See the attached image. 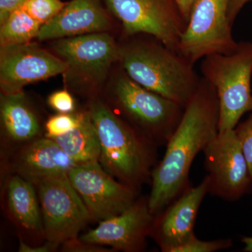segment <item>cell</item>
<instances>
[{
  "label": "cell",
  "instance_id": "cell-27",
  "mask_svg": "<svg viewBox=\"0 0 252 252\" xmlns=\"http://www.w3.org/2000/svg\"><path fill=\"white\" fill-rule=\"evenodd\" d=\"M18 238V252H54L59 250L56 245L45 242L44 244L38 246H32L28 245L21 237Z\"/></svg>",
  "mask_w": 252,
  "mask_h": 252
},
{
  "label": "cell",
  "instance_id": "cell-17",
  "mask_svg": "<svg viewBox=\"0 0 252 252\" xmlns=\"http://www.w3.org/2000/svg\"><path fill=\"white\" fill-rule=\"evenodd\" d=\"M114 21L100 0H72L49 22L41 26L39 41L109 32L114 30Z\"/></svg>",
  "mask_w": 252,
  "mask_h": 252
},
{
  "label": "cell",
  "instance_id": "cell-23",
  "mask_svg": "<svg viewBox=\"0 0 252 252\" xmlns=\"http://www.w3.org/2000/svg\"><path fill=\"white\" fill-rule=\"evenodd\" d=\"M232 245L233 241L230 239L203 241L195 237L185 245L176 248L172 252H215L228 250Z\"/></svg>",
  "mask_w": 252,
  "mask_h": 252
},
{
  "label": "cell",
  "instance_id": "cell-5",
  "mask_svg": "<svg viewBox=\"0 0 252 252\" xmlns=\"http://www.w3.org/2000/svg\"><path fill=\"white\" fill-rule=\"evenodd\" d=\"M50 49L67 64L62 74L65 89L87 101L102 95L112 69L120 61L119 43L109 32L55 39Z\"/></svg>",
  "mask_w": 252,
  "mask_h": 252
},
{
  "label": "cell",
  "instance_id": "cell-24",
  "mask_svg": "<svg viewBox=\"0 0 252 252\" xmlns=\"http://www.w3.org/2000/svg\"><path fill=\"white\" fill-rule=\"evenodd\" d=\"M252 178V114L235 128Z\"/></svg>",
  "mask_w": 252,
  "mask_h": 252
},
{
  "label": "cell",
  "instance_id": "cell-28",
  "mask_svg": "<svg viewBox=\"0 0 252 252\" xmlns=\"http://www.w3.org/2000/svg\"><path fill=\"white\" fill-rule=\"evenodd\" d=\"M27 0H0V24L4 22L14 10L22 6Z\"/></svg>",
  "mask_w": 252,
  "mask_h": 252
},
{
  "label": "cell",
  "instance_id": "cell-25",
  "mask_svg": "<svg viewBox=\"0 0 252 252\" xmlns=\"http://www.w3.org/2000/svg\"><path fill=\"white\" fill-rule=\"evenodd\" d=\"M49 107L58 113H72L75 112V100L70 91L64 89L55 91L47 99Z\"/></svg>",
  "mask_w": 252,
  "mask_h": 252
},
{
  "label": "cell",
  "instance_id": "cell-29",
  "mask_svg": "<svg viewBox=\"0 0 252 252\" xmlns=\"http://www.w3.org/2000/svg\"><path fill=\"white\" fill-rule=\"evenodd\" d=\"M252 0H230L229 6H228V20L231 26H233L235 18L240 11L243 9L245 4Z\"/></svg>",
  "mask_w": 252,
  "mask_h": 252
},
{
  "label": "cell",
  "instance_id": "cell-22",
  "mask_svg": "<svg viewBox=\"0 0 252 252\" xmlns=\"http://www.w3.org/2000/svg\"><path fill=\"white\" fill-rule=\"evenodd\" d=\"M81 111L51 116L44 124V136L53 139L70 132L79 125Z\"/></svg>",
  "mask_w": 252,
  "mask_h": 252
},
{
  "label": "cell",
  "instance_id": "cell-30",
  "mask_svg": "<svg viewBox=\"0 0 252 252\" xmlns=\"http://www.w3.org/2000/svg\"><path fill=\"white\" fill-rule=\"evenodd\" d=\"M174 1H175L177 6H178L180 12L182 13L184 17L188 22L192 6H193L195 0H174Z\"/></svg>",
  "mask_w": 252,
  "mask_h": 252
},
{
  "label": "cell",
  "instance_id": "cell-11",
  "mask_svg": "<svg viewBox=\"0 0 252 252\" xmlns=\"http://www.w3.org/2000/svg\"><path fill=\"white\" fill-rule=\"evenodd\" d=\"M67 175L93 221L119 215L139 198L138 192L114 178L98 161L79 164Z\"/></svg>",
  "mask_w": 252,
  "mask_h": 252
},
{
  "label": "cell",
  "instance_id": "cell-14",
  "mask_svg": "<svg viewBox=\"0 0 252 252\" xmlns=\"http://www.w3.org/2000/svg\"><path fill=\"white\" fill-rule=\"evenodd\" d=\"M208 175L200 185L187 188L162 211L155 215L150 237L163 252H172L195 238L194 227L202 202L210 193Z\"/></svg>",
  "mask_w": 252,
  "mask_h": 252
},
{
  "label": "cell",
  "instance_id": "cell-21",
  "mask_svg": "<svg viewBox=\"0 0 252 252\" xmlns=\"http://www.w3.org/2000/svg\"><path fill=\"white\" fill-rule=\"evenodd\" d=\"M66 4L62 0H27L20 7L43 26L56 17Z\"/></svg>",
  "mask_w": 252,
  "mask_h": 252
},
{
  "label": "cell",
  "instance_id": "cell-18",
  "mask_svg": "<svg viewBox=\"0 0 252 252\" xmlns=\"http://www.w3.org/2000/svg\"><path fill=\"white\" fill-rule=\"evenodd\" d=\"M1 154L44 135L40 119L25 93L0 96Z\"/></svg>",
  "mask_w": 252,
  "mask_h": 252
},
{
  "label": "cell",
  "instance_id": "cell-4",
  "mask_svg": "<svg viewBox=\"0 0 252 252\" xmlns=\"http://www.w3.org/2000/svg\"><path fill=\"white\" fill-rule=\"evenodd\" d=\"M110 80L100 96L104 102L157 147L166 145L185 107L137 84L122 65Z\"/></svg>",
  "mask_w": 252,
  "mask_h": 252
},
{
  "label": "cell",
  "instance_id": "cell-12",
  "mask_svg": "<svg viewBox=\"0 0 252 252\" xmlns=\"http://www.w3.org/2000/svg\"><path fill=\"white\" fill-rule=\"evenodd\" d=\"M66 69L62 60L35 42L0 48L2 94L23 92L25 86L63 74Z\"/></svg>",
  "mask_w": 252,
  "mask_h": 252
},
{
  "label": "cell",
  "instance_id": "cell-31",
  "mask_svg": "<svg viewBox=\"0 0 252 252\" xmlns=\"http://www.w3.org/2000/svg\"><path fill=\"white\" fill-rule=\"evenodd\" d=\"M242 242L245 245L244 251L252 252V237H244L242 239Z\"/></svg>",
  "mask_w": 252,
  "mask_h": 252
},
{
  "label": "cell",
  "instance_id": "cell-15",
  "mask_svg": "<svg viewBox=\"0 0 252 252\" xmlns=\"http://www.w3.org/2000/svg\"><path fill=\"white\" fill-rule=\"evenodd\" d=\"M78 165L54 140L44 135L1 154V180L16 175L32 182L67 174Z\"/></svg>",
  "mask_w": 252,
  "mask_h": 252
},
{
  "label": "cell",
  "instance_id": "cell-13",
  "mask_svg": "<svg viewBox=\"0 0 252 252\" xmlns=\"http://www.w3.org/2000/svg\"><path fill=\"white\" fill-rule=\"evenodd\" d=\"M154 218L148 198L141 197L125 211L99 222L95 228L79 238L116 252H142L145 250L147 238L150 237Z\"/></svg>",
  "mask_w": 252,
  "mask_h": 252
},
{
  "label": "cell",
  "instance_id": "cell-26",
  "mask_svg": "<svg viewBox=\"0 0 252 252\" xmlns=\"http://www.w3.org/2000/svg\"><path fill=\"white\" fill-rule=\"evenodd\" d=\"M60 251L63 252H113L112 248L83 241L80 238H74L64 242L60 246Z\"/></svg>",
  "mask_w": 252,
  "mask_h": 252
},
{
  "label": "cell",
  "instance_id": "cell-8",
  "mask_svg": "<svg viewBox=\"0 0 252 252\" xmlns=\"http://www.w3.org/2000/svg\"><path fill=\"white\" fill-rule=\"evenodd\" d=\"M230 0H195L177 52L193 64L212 54H229L238 48L228 20Z\"/></svg>",
  "mask_w": 252,
  "mask_h": 252
},
{
  "label": "cell",
  "instance_id": "cell-2",
  "mask_svg": "<svg viewBox=\"0 0 252 252\" xmlns=\"http://www.w3.org/2000/svg\"><path fill=\"white\" fill-rule=\"evenodd\" d=\"M86 108L98 135L99 162L114 178L136 191L152 181L157 165V146L114 112L99 97Z\"/></svg>",
  "mask_w": 252,
  "mask_h": 252
},
{
  "label": "cell",
  "instance_id": "cell-7",
  "mask_svg": "<svg viewBox=\"0 0 252 252\" xmlns=\"http://www.w3.org/2000/svg\"><path fill=\"white\" fill-rule=\"evenodd\" d=\"M40 205L46 241L60 248L77 238L92 219L67 173L32 182Z\"/></svg>",
  "mask_w": 252,
  "mask_h": 252
},
{
  "label": "cell",
  "instance_id": "cell-1",
  "mask_svg": "<svg viewBox=\"0 0 252 252\" xmlns=\"http://www.w3.org/2000/svg\"><path fill=\"white\" fill-rule=\"evenodd\" d=\"M219 120L216 91L202 77L167 142L163 158L152 172L148 203L153 215L162 211L187 189L194 159L218 134Z\"/></svg>",
  "mask_w": 252,
  "mask_h": 252
},
{
  "label": "cell",
  "instance_id": "cell-10",
  "mask_svg": "<svg viewBox=\"0 0 252 252\" xmlns=\"http://www.w3.org/2000/svg\"><path fill=\"white\" fill-rule=\"evenodd\" d=\"M203 152L210 193L236 201L250 191L252 178L235 129L219 131Z\"/></svg>",
  "mask_w": 252,
  "mask_h": 252
},
{
  "label": "cell",
  "instance_id": "cell-16",
  "mask_svg": "<svg viewBox=\"0 0 252 252\" xmlns=\"http://www.w3.org/2000/svg\"><path fill=\"white\" fill-rule=\"evenodd\" d=\"M1 206L4 215L28 245L38 246L46 242L40 205L35 187L16 175L1 179Z\"/></svg>",
  "mask_w": 252,
  "mask_h": 252
},
{
  "label": "cell",
  "instance_id": "cell-3",
  "mask_svg": "<svg viewBox=\"0 0 252 252\" xmlns=\"http://www.w3.org/2000/svg\"><path fill=\"white\" fill-rule=\"evenodd\" d=\"M142 35L119 43L123 69L137 84L185 108L201 80L194 64L153 36Z\"/></svg>",
  "mask_w": 252,
  "mask_h": 252
},
{
  "label": "cell",
  "instance_id": "cell-6",
  "mask_svg": "<svg viewBox=\"0 0 252 252\" xmlns=\"http://www.w3.org/2000/svg\"><path fill=\"white\" fill-rule=\"evenodd\" d=\"M200 69L218 97L219 131L235 129L244 114L252 112V42L240 41L231 54L206 56Z\"/></svg>",
  "mask_w": 252,
  "mask_h": 252
},
{
  "label": "cell",
  "instance_id": "cell-9",
  "mask_svg": "<svg viewBox=\"0 0 252 252\" xmlns=\"http://www.w3.org/2000/svg\"><path fill=\"white\" fill-rule=\"evenodd\" d=\"M105 2L122 23L126 36H152L177 52L188 22L174 0H105Z\"/></svg>",
  "mask_w": 252,
  "mask_h": 252
},
{
  "label": "cell",
  "instance_id": "cell-19",
  "mask_svg": "<svg viewBox=\"0 0 252 252\" xmlns=\"http://www.w3.org/2000/svg\"><path fill=\"white\" fill-rule=\"evenodd\" d=\"M52 140L78 164L99 162L98 135L87 108L81 111L80 122L77 127Z\"/></svg>",
  "mask_w": 252,
  "mask_h": 252
},
{
  "label": "cell",
  "instance_id": "cell-20",
  "mask_svg": "<svg viewBox=\"0 0 252 252\" xmlns=\"http://www.w3.org/2000/svg\"><path fill=\"white\" fill-rule=\"evenodd\" d=\"M42 26L21 7L14 10L0 24V48L31 42Z\"/></svg>",
  "mask_w": 252,
  "mask_h": 252
}]
</instances>
